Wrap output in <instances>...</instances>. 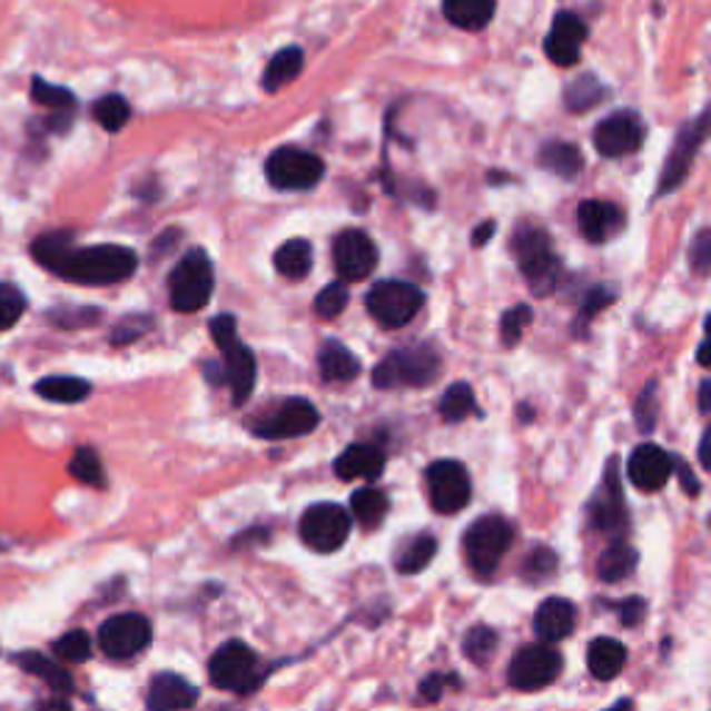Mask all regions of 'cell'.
<instances>
[{
  "instance_id": "6da1fadb",
  "label": "cell",
  "mask_w": 711,
  "mask_h": 711,
  "mask_svg": "<svg viewBox=\"0 0 711 711\" xmlns=\"http://www.w3.org/2000/svg\"><path fill=\"white\" fill-rule=\"evenodd\" d=\"M33 259L48 267L56 276L72 284L106 287L120 284L137 270V254L126 245H92V248H72V234H45L33 243Z\"/></svg>"
},
{
  "instance_id": "7a4b0ae2",
  "label": "cell",
  "mask_w": 711,
  "mask_h": 711,
  "mask_svg": "<svg viewBox=\"0 0 711 711\" xmlns=\"http://www.w3.org/2000/svg\"><path fill=\"white\" fill-rule=\"evenodd\" d=\"M211 339L223 354V378L231 386V395L237 406H243L256 386V358L248 345L239 343L237 337V317L220 315L209 326Z\"/></svg>"
},
{
  "instance_id": "3957f363",
  "label": "cell",
  "mask_w": 711,
  "mask_h": 711,
  "mask_svg": "<svg viewBox=\"0 0 711 711\" xmlns=\"http://www.w3.org/2000/svg\"><path fill=\"white\" fill-rule=\"evenodd\" d=\"M442 373V358L428 345L392 350L389 356L373 369V384L378 389H395V386H428Z\"/></svg>"
},
{
  "instance_id": "277c9868",
  "label": "cell",
  "mask_w": 711,
  "mask_h": 711,
  "mask_svg": "<svg viewBox=\"0 0 711 711\" xmlns=\"http://www.w3.org/2000/svg\"><path fill=\"white\" fill-rule=\"evenodd\" d=\"M514 256L520 259V270H523L531 293L545 298V295H551L556 289L562 261L553 254L551 237L545 231H540V228H520L517 237H514Z\"/></svg>"
},
{
  "instance_id": "5b68a950",
  "label": "cell",
  "mask_w": 711,
  "mask_h": 711,
  "mask_svg": "<svg viewBox=\"0 0 711 711\" xmlns=\"http://www.w3.org/2000/svg\"><path fill=\"white\" fill-rule=\"evenodd\" d=\"M514 542V529L506 517L501 514H486V517L475 520L464 534V553H467L470 567L478 575L490 579L497 570L501 559Z\"/></svg>"
},
{
  "instance_id": "8992f818",
  "label": "cell",
  "mask_w": 711,
  "mask_h": 711,
  "mask_svg": "<svg viewBox=\"0 0 711 711\" xmlns=\"http://www.w3.org/2000/svg\"><path fill=\"white\" fill-rule=\"evenodd\" d=\"M215 293V270L204 250H189L170 273V304L181 315L200 312Z\"/></svg>"
},
{
  "instance_id": "52a82bcc",
  "label": "cell",
  "mask_w": 711,
  "mask_h": 711,
  "mask_svg": "<svg viewBox=\"0 0 711 711\" xmlns=\"http://www.w3.org/2000/svg\"><path fill=\"white\" fill-rule=\"evenodd\" d=\"M367 312L384 328H403L423 309V289L408 282H378L367 293Z\"/></svg>"
},
{
  "instance_id": "ba28073f",
  "label": "cell",
  "mask_w": 711,
  "mask_h": 711,
  "mask_svg": "<svg viewBox=\"0 0 711 711\" xmlns=\"http://www.w3.org/2000/svg\"><path fill=\"white\" fill-rule=\"evenodd\" d=\"M209 679L217 690L226 692H254L259 687V659L245 642L231 640L211 656Z\"/></svg>"
},
{
  "instance_id": "9c48e42d",
  "label": "cell",
  "mask_w": 711,
  "mask_h": 711,
  "mask_svg": "<svg viewBox=\"0 0 711 711\" xmlns=\"http://www.w3.org/2000/svg\"><path fill=\"white\" fill-rule=\"evenodd\" d=\"M267 181L276 189H287V192H300V189H312L323 181L326 176V165L317 159L315 154L300 148H278L267 159Z\"/></svg>"
},
{
  "instance_id": "30bf717a",
  "label": "cell",
  "mask_w": 711,
  "mask_h": 711,
  "mask_svg": "<svg viewBox=\"0 0 711 711\" xmlns=\"http://www.w3.org/2000/svg\"><path fill=\"white\" fill-rule=\"evenodd\" d=\"M562 653L551 648V642L529 645L514 653L512 664H508V684L520 692L545 690L547 684H553L562 675Z\"/></svg>"
},
{
  "instance_id": "8fae6325",
  "label": "cell",
  "mask_w": 711,
  "mask_h": 711,
  "mask_svg": "<svg viewBox=\"0 0 711 711\" xmlns=\"http://www.w3.org/2000/svg\"><path fill=\"white\" fill-rule=\"evenodd\" d=\"M350 512L337 503H315L300 520V540L317 553H334L348 542Z\"/></svg>"
},
{
  "instance_id": "7c38bea8",
  "label": "cell",
  "mask_w": 711,
  "mask_h": 711,
  "mask_svg": "<svg viewBox=\"0 0 711 711\" xmlns=\"http://www.w3.org/2000/svg\"><path fill=\"white\" fill-rule=\"evenodd\" d=\"M709 137H711V106L701 117L687 122V126L679 131V137H675L673 150H670L668 156V165H664L662 170V181H659V195L673 192V189H679L681 184H684L698 148H701Z\"/></svg>"
},
{
  "instance_id": "4fadbf2b",
  "label": "cell",
  "mask_w": 711,
  "mask_h": 711,
  "mask_svg": "<svg viewBox=\"0 0 711 711\" xmlns=\"http://www.w3.org/2000/svg\"><path fill=\"white\" fill-rule=\"evenodd\" d=\"M425 481H428L431 506L440 514L462 512L470 503V495H473L467 470H464V464L453 462V458H442V462L431 464Z\"/></svg>"
},
{
  "instance_id": "5bb4252c",
  "label": "cell",
  "mask_w": 711,
  "mask_h": 711,
  "mask_svg": "<svg viewBox=\"0 0 711 711\" xmlns=\"http://www.w3.org/2000/svg\"><path fill=\"white\" fill-rule=\"evenodd\" d=\"M150 640H154V629H150L148 618L134 612L106 620L98 631L100 651L111 659L137 656L150 645Z\"/></svg>"
},
{
  "instance_id": "9a60e30c",
  "label": "cell",
  "mask_w": 711,
  "mask_h": 711,
  "mask_svg": "<svg viewBox=\"0 0 711 711\" xmlns=\"http://www.w3.org/2000/svg\"><path fill=\"white\" fill-rule=\"evenodd\" d=\"M317 425H320V412L306 397H289L276 412L256 419L254 434L261 440H295V436L312 434Z\"/></svg>"
},
{
  "instance_id": "2e32d148",
  "label": "cell",
  "mask_w": 711,
  "mask_h": 711,
  "mask_svg": "<svg viewBox=\"0 0 711 711\" xmlns=\"http://www.w3.org/2000/svg\"><path fill=\"white\" fill-rule=\"evenodd\" d=\"M642 139H645V126L634 111H614L603 117L595 128V148L606 159H623L634 154L640 150Z\"/></svg>"
},
{
  "instance_id": "e0dca14e",
  "label": "cell",
  "mask_w": 711,
  "mask_h": 711,
  "mask_svg": "<svg viewBox=\"0 0 711 711\" xmlns=\"http://www.w3.org/2000/svg\"><path fill=\"white\" fill-rule=\"evenodd\" d=\"M378 265V248L373 245V239L364 231H343L334 243V267H337L339 278L345 284L348 282H362Z\"/></svg>"
},
{
  "instance_id": "ac0fdd59",
  "label": "cell",
  "mask_w": 711,
  "mask_h": 711,
  "mask_svg": "<svg viewBox=\"0 0 711 711\" xmlns=\"http://www.w3.org/2000/svg\"><path fill=\"white\" fill-rule=\"evenodd\" d=\"M592 525L603 534H623L629 529V514H625L623 503V490H620V475H618V462H609L606 478H603L601 492L592 501Z\"/></svg>"
},
{
  "instance_id": "d6986e66",
  "label": "cell",
  "mask_w": 711,
  "mask_h": 711,
  "mask_svg": "<svg viewBox=\"0 0 711 711\" xmlns=\"http://www.w3.org/2000/svg\"><path fill=\"white\" fill-rule=\"evenodd\" d=\"M586 42V22L575 11H559L553 20L551 33L545 39V53L553 65L570 67L579 61L581 48Z\"/></svg>"
},
{
  "instance_id": "ffe728a7",
  "label": "cell",
  "mask_w": 711,
  "mask_h": 711,
  "mask_svg": "<svg viewBox=\"0 0 711 711\" xmlns=\"http://www.w3.org/2000/svg\"><path fill=\"white\" fill-rule=\"evenodd\" d=\"M673 475V456L659 445H640L629 456V478L636 490L656 492Z\"/></svg>"
},
{
  "instance_id": "44dd1931",
  "label": "cell",
  "mask_w": 711,
  "mask_h": 711,
  "mask_svg": "<svg viewBox=\"0 0 711 711\" xmlns=\"http://www.w3.org/2000/svg\"><path fill=\"white\" fill-rule=\"evenodd\" d=\"M623 226L625 215L620 206L606 204V200H584L579 206V228L590 243H606L614 234L623 231Z\"/></svg>"
},
{
  "instance_id": "7402d4cb",
  "label": "cell",
  "mask_w": 711,
  "mask_h": 711,
  "mask_svg": "<svg viewBox=\"0 0 711 711\" xmlns=\"http://www.w3.org/2000/svg\"><path fill=\"white\" fill-rule=\"evenodd\" d=\"M575 629V606L567 598H547L534 614V631L542 642H562Z\"/></svg>"
},
{
  "instance_id": "603a6c76",
  "label": "cell",
  "mask_w": 711,
  "mask_h": 711,
  "mask_svg": "<svg viewBox=\"0 0 711 711\" xmlns=\"http://www.w3.org/2000/svg\"><path fill=\"white\" fill-rule=\"evenodd\" d=\"M198 703V690L187 679L176 673H159L150 681L148 709L172 711V709H192Z\"/></svg>"
},
{
  "instance_id": "cb8c5ba5",
  "label": "cell",
  "mask_w": 711,
  "mask_h": 711,
  "mask_svg": "<svg viewBox=\"0 0 711 711\" xmlns=\"http://www.w3.org/2000/svg\"><path fill=\"white\" fill-rule=\"evenodd\" d=\"M384 464H386L384 451H378L375 445L356 442V445H350L348 451L339 453L337 462H334V473H337V478L343 481H354V478L373 481L384 473Z\"/></svg>"
},
{
  "instance_id": "d4e9b609",
  "label": "cell",
  "mask_w": 711,
  "mask_h": 711,
  "mask_svg": "<svg viewBox=\"0 0 711 711\" xmlns=\"http://www.w3.org/2000/svg\"><path fill=\"white\" fill-rule=\"evenodd\" d=\"M625 659H629V653H625L623 642L612 640V636H601V640H595L590 645L586 668H590V673L595 675L598 681H612L623 673Z\"/></svg>"
},
{
  "instance_id": "484cf974",
  "label": "cell",
  "mask_w": 711,
  "mask_h": 711,
  "mask_svg": "<svg viewBox=\"0 0 711 711\" xmlns=\"http://www.w3.org/2000/svg\"><path fill=\"white\" fill-rule=\"evenodd\" d=\"M497 0H442L447 22L462 31H481L495 17Z\"/></svg>"
},
{
  "instance_id": "4316f807",
  "label": "cell",
  "mask_w": 711,
  "mask_h": 711,
  "mask_svg": "<svg viewBox=\"0 0 711 711\" xmlns=\"http://www.w3.org/2000/svg\"><path fill=\"white\" fill-rule=\"evenodd\" d=\"M320 373L332 384H345V381H354L362 373V364L345 345L326 343L320 350Z\"/></svg>"
},
{
  "instance_id": "83f0119b",
  "label": "cell",
  "mask_w": 711,
  "mask_h": 711,
  "mask_svg": "<svg viewBox=\"0 0 711 711\" xmlns=\"http://www.w3.org/2000/svg\"><path fill=\"white\" fill-rule=\"evenodd\" d=\"M276 270L282 273L289 282H300L312 273V261H315V254H312V245L306 239H289L282 248L276 250Z\"/></svg>"
},
{
  "instance_id": "f1b7e54d",
  "label": "cell",
  "mask_w": 711,
  "mask_h": 711,
  "mask_svg": "<svg viewBox=\"0 0 711 711\" xmlns=\"http://www.w3.org/2000/svg\"><path fill=\"white\" fill-rule=\"evenodd\" d=\"M300 70H304V50H300V48H284V50H278V53L270 59V65H267L261 83H265L267 92H278L282 87L293 83L295 78L300 76Z\"/></svg>"
},
{
  "instance_id": "f546056e",
  "label": "cell",
  "mask_w": 711,
  "mask_h": 711,
  "mask_svg": "<svg viewBox=\"0 0 711 711\" xmlns=\"http://www.w3.org/2000/svg\"><path fill=\"white\" fill-rule=\"evenodd\" d=\"M636 564H640V556H636L634 547L625 545V542H614L598 562V575L606 584H618V581H625L634 573Z\"/></svg>"
},
{
  "instance_id": "4dcf8cb0",
  "label": "cell",
  "mask_w": 711,
  "mask_h": 711,
  "mask_svg": "<svg viewBox=\"0 0 711 711\" xmlns=\"http://www.w3.org/2000/svg\"><path fill=\"white\" fill-rule=\"evenodd\" d=\"M540 165L545 170L556 172L559 178H573L584 167V156H581V150L573 142H547L540 150Z\"/></svg>"
},
{
  "instance_id": "1f68e13d",
  "label": "cell",
  "mask_w": 711,
  "mask_h": 711,
  "mask_svg": "<svg viewBox=\"0 0 711 711\" xmlns=\"http://www.w3.org/2000/svg\"><path fill=\"white\" fill-rule=\"evenodd\" d=\"M33 389H37V395H42L45 401L78 403L92 392V386H89V381L72 378V375H50V378L39 381Z\"/></svg>"
},
{
  "instance_id": "d6a6232c",
  "label": "cell",
  "mask_w": 711,
  "mask_h": 711,
  "mask_svg": "<svg viewBox=\"0 0 711 711\" xmlns=\"http://www.w3.org/2000/svg\"><path fill=\"white\" fill-rule=\"evenodd\" d=\"M17 664H20L26 673L42 679L53 692H72L70 673H67L65 668H56V664L50 662V659H45L42 653H22V656H17Z\"/></svg>"
},
{
  "instance_id": "836d02e7",
  "label": "cell",
  "mask_w": 711,
  "mask_h": 711,
  "mask_svg": "<svg viewBox=\"0 0 711 711\" xmlns=\"http://www.w3.org/2000/svg\"><path fill=\"white\" fill-rule=\"evenodd\" d=\"M386 508H389V501L378 490H356L354 497H350V512H354V517L364 529L381 525V520L386 517Z\"/></svg>"
},
{
  "instance_id": "e575fe53",
  "label": "cell",
  "mask_w": 711,
  "mask_h": 711,
  "mask_svg": "<svg viewBox=\"0 0 711 711\" xmlns=\"http://www.w3.org/2000/svg\"><path fill=\"white\" fill-rule=\"evenodd\" d=\"M475 412H478V408H475V397L470 384H453L451 389L442 395L440 414L445 423H462L464 417H470V414Z\"/></svg>"
},
{
  "instance_id": "d590c367",
  "label": "cell",
  "mask_w": 711,
  "mask_h": 711,
  "mask_svg": "<svg viewBox=\"0 0 711 711\" xmlns=\"http://www.w3.org/2000/svg\"><path fill=\"white\" fill-rule=\"evenodd\" d=\"M67 470H70L72 478H78L81 484L98 486V490H103V486H106L103 464H100V456L92 451V447H78V451L72 453V458H70V464H67Z\"/></svg>"
},
{
  "instance_id": "8d00e7d4",
  "label": "cell",
  "mask_w": 711,
  "mask_h": 711,
  "mask_svg": "<svg viewBox=\"0 0 711 711\" xmlns=\"http://www.w3.org/2000/svg\"><path fill=\"white\" fill-rule=\"evenodd\" d=\"M603 95H606V89L598 83V78L581 76L575 78V81L567 87V92H564V103H567L570 111L579 115V111H586L592 109V106L601 103Z\"/></svg>"
},
{
  "instance_id": "74e56055",
  "label": "cell",
  "mask_w": 711,
  "mask_h": 711,
  "mask_svg": "<svg viewBox=\"0 0 711 711\" xmlns=\"http://www.w3.org/2000/svg\"><path fill=\"white\" fill-rule=\"evenodd\" d=\"M436 553V540L428 534H419L417 540H412V545L397 556V573L403 575H414L419 570H425L431 564Z\"/></svg>"
},
{
  "instance_id": "f35d334b",
  "label": "cell",
  "mask_w": 711,
  "mask_h": 711,
  "mask_svg": "<svg viewBox=\"0 0 711 711\" xmlns=\"http://www.w3.org/2000/svg\"><path fill=\"white\" fill-rule=\"evenodd\" d=\"M92 115L95 120L106 128V131L115 134L120 131V128H126L128 117H131V106L126 103L122 95H106V98H100L98 103H95Z\"/></svg>"
},
{
  "instance_id": "ab89813d",
  "label": "cell",
  "mask_w": 711,
  "mask_h": 711,
  "mask_svg": "<svg viewBox=\"0 0 711 711\" xmlns=\"http://www.w3.org/2000/svg\"><path fill=\"white\" fill-rule=\"evenodd\" d=\"M495 648H497V634L490 629V625H475V629H470L467 636H464V653H467L470 662L475 664L490 662Z\"/></svg>"
},
{
  "instance_id": "60d3db41",
  "label": "cell",
  "mask_w": 711,
  "mask_h": 711,
  "mask_svg": "<svg viewBox=\"0 0 711 711\" xmlns=\"http://www.w3.org/2000/svg\"><path fill=\"white\" fill-rule=\"evenodd\" d=\"M56 656H61L70 664H81L92 656V640H89L87 631H67L65 636H59L53 645Z\"/></svg>"
},
{
  "instance_id": "b9f144b4",
  "label": "cell",
  "mask_w": 711,
  "mask_h": 711,
  "mask_svg": "<svg viewBox=\"0 0 711 711\" xmlns=\"http://www.w3.org/2000/svg\"><path fill=\"white\" fill-rule=\"evenodd\" d=\"M348 298L350 295H348V287H345V282H334L315 298V312L323 317V320H334V317H339L345 312Z\"/></svg>"
},
{
  "instance_id": "7bdbcfd3",
  "label": "cell",
  "mask_w": 711,
  "mask_h": 711,
  "mask_svg": "<svg viewBox=\"0 0 711 711\" xmlns=\"http://www.w3.org/2000/svg\"><path fill=\"white\" fill-rule=\"evenodd\" d=\"M531 320H534V312L529 309L525 304L514 306V309H508L506 315H503L501 320V339L506 348H514V345L523 339V332L531 326Z\"/></svg>"
},
{
  "instance_id": "ee69618b",
  "label": "cell",
  "mask_w": 711,
  "mask_h": 711,
  "mask_svg": "<svg viewBox=\"0 0 711 711\" xmlns=\"http://www.w3.org/2000/svg\"><path fill=\"white\" fill-rule=\"evenodd\" d=\"M26 312V295L14 284H0V332H9Z\"/></svg>"
},
{
  "instance_id": "f6af8a7d",
  "label": "cell",
  "mask_w": 711,
  "mask_h": 711,
  "mask_svg": "<svg viewBox=\"0 0 711 711\" xmlns=\"http://www.w3.org/2000/svg\"><path fill=\"white\" fill-rule=\"evenodd\" d=\"M31 95L39 106H48V109H53V111H67L76 106L72 92H67L65 87H53V83L42 81V78H33Z\"/></svg>"
},
{
  "instance_id": "bcb514c9",
  "label": "cell",
  "mask_w": 711,
  "mask_h": 711,
  "mask_svg": "<svg viewBox=\"0 0 711 711\" xmlns=\"http://www.w3.org/2000/svg\"><path fill=\"white\" fill-rule=\"evenodd\" d=\"M556 567H559L556 553L547 551V547H536V551L531 553L529 559H525L523 575L531 581V584H536V581H542V579L545 581L551 579V575L556 573Z\"/></svg>"
},
{
  "instance_id": "7dc6e473",
  "label": "cell",
  "mask_w": 711,
  "mask_h": 711,
  "mask_svg": "<svg viewBox=\"0 0 711 711\" xmlns=\"http://www.w3.org/2000/svg\"><path fill=\"white\" fill-rule=\"evenodd\" d=\"M609 304H614V293H609L606 287H592L590 293H586V298H584V304H581V315H579V320H575V334H584L586 332V323L592 320V317L598 315V312L603 309V306H609Z\"/></svg>"
},
{
  "instance_id": "c3c4849f",
  "label": "cell",
  "mask_w": 711,
  "mask_h": 711,
  "mask_svg": "<svg viewBox=\"0 0 711 711\" xmlns=\"http://www.w3.org/2000/svg\"><path fill=\"white\" fill-rule=\"evenodd\" d=\"M690 265L698 276H711V231H701L690 248Z\"/></svg>"
},
{
  "instance_id": "681fc988",
  "label": "cell",
  "mask_w": 711,
  "mask_h": 711,
  "mask_svg": "<svg viewBox=\"0 0 711 711\" xmlns=\"http://www.w3.org/2000/svg\"><path fill=\"white\" fill-rule=\"evenodd\" d=\"M653 392H656V384H648L645 392L640 395V401H636V423H640V428L645 431H653V423H656V401H653Z\"/></svg>"
},
{
  "instance_id": "f907efd6",
  "label": "cell",
  "mask_w": 711,
  "mask_h": 711,
  "mask_svg": "<svg viewBox=\"0 0 711 711\" xmlns=\"http://www.w3.org/2000/svg\"><path fill=\"white\" fill-rule=\"evenodd\" d=\"M645 601L642 598H629L625 603H620L618 612H620V620H623V625H640L642 618H645Z\"/></svg>"
},
{
  "instance_id": "816d5d0a",
  "label": "cell",
  "mask_w": 711,
  "mask_h": 711,
  "mask_svg": "<svg viewBox=\"0 0 711 711\" xmlns=\"http://www.w3.org/2000/svg\"><path fill=\"white\" fill-rule=\"evenodd\" d=\"M72 317H76V312H70V315H65V317L53 315V320L59 323V326H65V328H76L78 323L72 320ZM81 317H83L81 326H89V323H98V309H81Z\"/></svg>"
},
{
  "instance_id": "f5cc1de1",
  "label": "cell",
  "mask_w": 711,
  "mask_h": 711,
  "mask_svg": "<svg viewBox=\"0 0 711 711\" xmlns=\"http://www.w3.org/2000/svg\"><path fill=\"white\" fill-rule=\"evenodd\" d=\"M673 470H679L681 481H684V490L690 492V495H698V492H701V481H698L695 475L690 473V467H687L684 462H675V458H673Z\"/></svg>"
},
{
  "instance_id": "db71d44e",
  "label": "cell",
  "mask_w": 711,
  "mask_h": 711,
  "mask_svg": "<svg viewBox=\"0 0 711 711\" xmlns=\"http://www.w3.org/2000/svg\"><path fill=\"white\" fill-rule=\"evenodd\" d=\"M442 684H445V679H440V675H431V679H425L423 687H419V690H423L425 701H440Z\"/></svg>"
},
{
  "instance_id": "11a10c76",
  "label": "cell",
  "mask_w": 711,
  "mask_h": 711,
  "mask_svg": "<svg viewBox=\"0 0 711 711\" xmlns=\"http://www.w3.org/2000/svg\"><path fill=\"white\" fill-rule=\"evenodd\" d=\"M137 337H142V334H139L137 323H134V317H131V320H128L126 326L117 328V334H115V345H126V343H131V339H137Z\"/></svg>"
},
{
  "instance_id": "9f6ffc18",
  "label": "cell",
  "mask_w": 711,
  "mask_h": 711,
  "mask_svg": "<svg viewBox=\"0 0 711 711\" xmlns=\"http://www.w3.org/2000/svg\"><path fill=\"white\" fill-rule=\"evenodd\" d=\"M492 234H495V223H492V220H486L484 226L475 228V231H473V245H475V248L486 245V239H490Z\"/></svg>"
},
{
  "instance_id": "6f0895ef",
  "label": "cell",
  "mask_w": 711,
  "mask_h": 711,
  "mask_svg": "<svg viewBox=\"0 0 711 711\" xmlns=\"http://www.w3.org/2000/svg\"><path fill=\"white\" fill-rule=\"evenodd\" d=\"M698 458H701V464L707 470H711V428L703 434L701 440V447H698Z\"/></svg>"
},
{
  "instance_id": "680465c9",
  "label": "cell",
  "mask_w": 711,
  "mask_h": 711,
  "mask_svg": "<svg viewBox=\"0 0 711 711\" xmlns=\"http://www.w3.org/2000/svg\"><path fill=\"white\" fill-rule=\"evenodd\" d=\"M698 406L701 412H711V381H703L701 392H698Z\"/></svg>"
},
{
  "instance_id": "91938a15",
  "label": "cell",
  "mask_w": 711,
  "mask_h": 711,
  "mask_svg": "<svg viewBox=\"0 0 711 711\" xmlns=\"http://www.w3.org/2000/svg\"><path fill=\"white\" fill-rule=\"evenodd\" d=\"M698 364H703V367L711 369V339L698 348Z\"/></svg>"
},
{
  "instance_id": "94428289",
  "label": "cell",
  "mask_w": 711,
  "mask_h": 711,
  "mask_svg": "<svg viewBox=\"0 0 711 711\" xmlns=\"http://www.w3.org/2000/svg\"><path fill=\"white\" fill-rule=\"evenodd\" d=\"M707 334H709V339H711V315L707 317Z\"/></svg>"
}]
</instances>
